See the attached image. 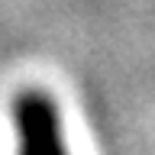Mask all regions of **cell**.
Here are the masks:
<instances>
[{
    "instance_id": "1",
    "label": "cell",
    "mask_w": 155,
    "mask_h": 155,
    "mask_svg": "<svg viewBox=\"0 0 155 155\" xmlns=\"http://www.w3.org/2000/svg\"><path fill=\"white\" fill-rule=\"evenodd\" d=\"M19 155H68L55 104L42 91H26L13 104Z\"/></svg>"
}]
</instances>
